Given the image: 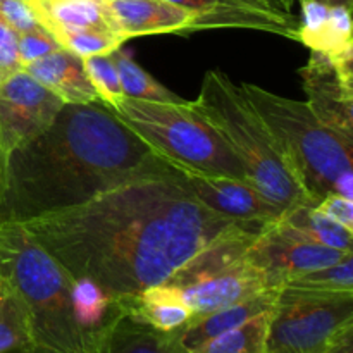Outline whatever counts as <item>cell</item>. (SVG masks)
<instances>
[{"label": "cell", "instance_id": "obj_1", "mask_svg": "<svg viewBox=\"0 0 353 353\" xmlns=\"http://www.w3.org/2000/svg\"><path fill=\"white\" fill-rule=\"evenodd\" d=\"M68 271L114 299L162 285L200 250L245 224L207 209L174 168L21 223Z\"/></svg>", "mask_w": 353, "mask_h": 353}, {"label": "cell", "instance_id": "obj_2", "mask_svg": "<svg viewBox=\"0 0 353 353\" xmlns=\"http://www.w3.org/2000/svg\"><path fill=\"white\" fill-rule=\"evenodd\" d=\"M171 169L102 102L64 103L43 133L7 155L0 223H26L81 205Z\"/></svg>", "mask_w": 353, "mask_h": 353}, {"label": "cell", "instance_id": "obj_3", "mask_svg": "<svg viewBox=\"0 0 353 353\" xmlns=\"http://www.w3.org/2000/svg\"><path fill=\"white\" fill-rule=\"evenodd\" d=\"M250 105L271 131L290 174L310 205L336 193L353 200V141L321 123L305 102L241 83Z\"/></svg>", "mask_w": 353, "mask_h": 353}, {"label": "cell", "instance_id": "obj_4", "mask_svg": "<svg viewBox=\"0 0 353 353\" xmlns=\"http://www.w3.org/2000/svg\"><path fill=\"white\" fill-rule=\"evenodd\" d=\"M0 279L30 316L33 353H90L72 314V279L21 223H0Z\"/></svg>", "mask_w": 353, "mask_h": 353}, {"label": "cell", "instance_id": "obj_5", "mask_svg": "<svg viewBox=\"0 0 353 353\" xmlns=\"http://www.w3.org/2000/svg\"><path fill=\"white\" fill-rule=\"evenodd\" d=\"M193 105L216 128L240 161L247 181L265 199L283 212L309 203L290 174L271 131L250 105L240 85H234L223 71H207Z\"/></svg>", "mask_w": 353, "mask_h": 353}, {"label": "cell", "instance_id": "obj_6", "mask_svg": "<svg viewBox=\"0 0 353 353\" xmlns=\"http://www.w3.org/2000/svg\"><path fill=\"white\" fill-rule=\"evenodd\" d=\"M114 112L168 164L247 181L236 155L193 102L159 103L123 97Z\"/></svg>", "mask_w": 353, "mask_h": 353}, {"label": "cell", "instance_id": "obj_7", "mask_svg": "<svg viewBox=\"0 0 353 353\" xmlns=\"http://www.w3.org/2000/svg\"><path fill=\"white\" fill-rule=\"evenodd\" d=\"M262 228L240 226L217 238L165 281L181 293L193 317L274 290L247 257L248 247Z\"/></svg>", "mask_w": 353, "mask_h": 353}, {"label": "cell", "instance_id": "obj_8", "mask_svg": "<svg viewBox=\"0 0 353 353\" xmlns=\"http://www.w3.org/2000/svg\"><path fill=\"white\" fill-rule=\"evenodd\" d=\"M353 323V293L281 288L269 312L264 353H323Z\"/></svg>", "mask_w": 353, "mask_h": 353}, {"label": "cell", "instance_id": "obj_9", "mask_svg": "<svg viewBox=\"0 0 353 353\" xmlns=\"http://www.w3.org/2000/svg\"><path fill=\"white\" fill-rule=\"evenodd\" d=\"M64 102L24 69L0 81V145L7 155L43 133Z\"/></svg>", "mask_w": 353, "mask_h": 353}, {"label": "cell", "instance_id": "obj_10", "mask_svg": "<svg viewBox=\"0 0 353 353\" xmlns=\"http://www.w3.org/2000/svg\"><path fill=\"white\" fill-rule=\"evenodd\" d=\"M299 74L314 116L353 141V50L336 57L310 50Z\"/></svg>", "mask_w": 353, "mask_h": 353}, {"label": "cell", "instance_id": "obj_11", "mask_svg": "<svg viewBox=\"0 0 353 353\" xmlns=\"http://www.w3.org/2000/svg\"><path fill=\"white\" fill-rule=\"evenodd\" d=\"M352 254L307 243L281 231L274 223L265 224L247 250V257L261 269L269 288L279 290L296 276L336 264Z\"/></svg>", "mask_w": 353, "mask_h": 353}, {"label": "cell", "instance_id": "obj_12", "mask_svg": "<svg viewBox=\"0 0 353 353\" xmlns=\"http://www.w3.org/2000/svg\"><path fill=\"white\" fill-rule=\"evenodd\" d=\"M174 169L199 202L221 216L245 224H269L283 216L279 207L245 179L202 174L183 168Z\"/></svg>", "mask_w": 353, "mask_h": 353}, {"label": "cell", "instance_id": "obj_13", "mask_svg": "<svg viewBox=\"0 0 353 353\" xmlns=\"http://www.w3.org/2000/svg\"><path fill=\"white\" fill-rule=\"evenodd\" d=\"M190 10L195 16L193 31L219 30V28H241L274 33L296 40L299 17L288 10L257 6L247 0H165Z\"/></svg>", "mask_w": 353, "mask_h": 353}, {"label": "cell", "instance_id": "obj_14", "mask_svg": "<svg viewBox=\"0 0 353 353\" xmlns=\"http://www.w3.org/2000/svg\"><path fill=\"white\" fill-rule=\"evenodd\" d=\"M107 19L124 41L147 34H190L195 21L190 10L165 0H103Z\"/></svg>", "mask_w": 353, "mask_h": 353}, {"label": "cell", "instance_id": "obj_15", "mask_svg": "<svg viewBox=\"0 0 353 353\" xmlns=\"http://www.w3.org/2000/svg\"><path fill=\"white\" fill-rule=\"evenodd\" d=\"M296 41L330 57L353 50L352 14L348 7H327L317 0H300Z\"/></svg>", "mask_w": 353, "mask_h": 353}, {"label": "cell", "instance_id": "obj_16", "mask_svg": "<svg viewBox=\"0 0 353 353\" xmlns=\"http://www.w3.org/2000/svg\"><path fill=\"white\" fill-rule=\"evenodd\" d=\"M23 69L64 103L99 102L95 88L85 72L83 59L72 52L59 48L30 62Z\"/></svg>", "mask_w": 353, "mask_h": 353}, {"label": "cell", "instance_id": "obj_17", "mask_svg": "<svg viewBox=\"0 0 353 353\" xmlns=\"http://www.w3.org/2000/svg\"><path fill=\"white\" fill-rule=\"evenodd\" d=\"M278 288L265 290L259 295L241 300V302L228 305L224 309L214 310V312L205 314V316L193 317L181 330H178L179 341L188 352L196 350L209 340L241 326L247 321H250L252 317L269 312L274 305L276 299H278Z\"/></svg>", "mask_w": 353, "mask_h": 353}, {"label": "cell", "instance_id": "obj_18", "mask_svg": "<svg viewBox=\"0 0 353 353\" xmlns=\"http://www.w3.org/2000/svg\"><path fill=\"white\" fill-rule=\"evenodd\" d=\"M92 353H190L179 341L178 330L165 333L123 314L97 340Z\"/></svg>", "mask_w": 353, "mask_h": 353}, {"label": "cell", "instance_id": "obj_19", "mask_svg": "<svg viewBox=\"0 0 353 353\" xmlns=\"http://www.w3.org/2000/svg\"><path fill=\"white\" fill-rule=\"evenodd\" d=\"M71 302L74 321L81 333L85 334L90 345V353L93 352L97 340L126 314L119 299L105 292L93 279L71 278Z\"/></svg>", "mask_w": 353, "mask_h": 353}, {"label": "cell", "instance_id": "obj_20", "mask_svg": "<svg viewBox=\"0 0 353 353\" xmlns=\"http://www.w3.org/2000/svg\"><path fill=\"white\" fill-rule=\"evenodd\" d=\"M121 303L126 314L165 333L181 330L193 317L181 293L168 283L143 290L131 299L121 300Z\"/></svg>", "mask_w": 353, "mask_h": 353}, {"label": "cell", "instance_id": "obj_21", "mask_svg": "<svg viewBox=\"0 0 353 353\" xmlns=\"http://www.w3.org/2000/svg\"><path fill=\"white\" fill-rule=\"evenodd\" d=\"M274 224L285 233L307 241V243L321 245V247L341 252H353V231H348L347 228L331 221L330 217H326L309 203H302V205L286 210L278 221H274Z\"/></svg>", "mask_w": 353, "mask_h": 353}, {"label": "cell", "instance_id": "obj_22", "mask_svg": "<svg viewBox=\"0 0 353 353\" xmlns=\"http://www.w3.org/2000/svg\"><path fill=\"white\" fill-rule=\"evenodd\" d=\"M40 26L45 30L112 31L103 0H50L30 2Z\"/></svg>", "mask_w": 353, "mask_h": 353}, {"label": "cell", "instance_id": "obj_23", "mask_svg": "<svg viewBox=\"0 0 353 353\" xmlns=\"http://www.w3.org/2000/svg\"><path fill=\"white\" fill-rule=\"evenodd\" d=\"M0 353H33L30 316L16 290L0 279Z\"/></svg>", "mask_w": 353, "mask_h": 353}, {"label": "cell", "instance_id": "obj_24", "mask_svg": "<svg viewBox=\"0 0 353 353\" xmlns=\"http://www.w3.org/2000/svg\"><path fill=\"white\" fill-rule=\"evenodd\" d=\"M114 64H116L117 74H119L123 93L128 99L147 100V102L159 103H185L186 100L176 95L169 88L154 79L140 64L133 59V55L123 47L110 54Z\"/></svg>", "mask_w": 353, "mask_h": 353}, {"label": "cell", "instance_id": "obj_25", "mask_svg": "<svg viewBox=\"0 0 353 353\" xmlns=\"http://www.w3.org/2000/svg\"><path fill=\"white\" fill-rule=\"evenodd\" d=\"M269 312L252 317L241 326L212 338L190 353H264Z\"/></svg>", "mask_w": 353, "mask_h": 353}, {"label": "cell", "instance_id": "obj_26", "mask_svg": "<svg viewBox=\"0 0 353 353\" xmlns=\"http://www.w3.org/2000/svg\"><path fill=\"white\" fill-rule=\"evenodd\" d=\"M283 288L317 293H353V254L336 264L296 276L290 279Z\"/></svg>", "mask_w": 353, "mask_h": 353}, {"label": "cell", "instance_id": "obj_27", "mask_svg": "<svg viewBox=\"0 0 353 353\" xmlns=\"http://www.w3.org/2000/svg\"><path fill=\"white\" fill-rule=\"evenodd\" d=\"M48 33L57 40L61 48L79 55L81 59L88 55L112 54L123 47L124 40L114 31L102 30H50Z\"/></svg>", "mask_w": 353, "mask_h": 353}, {"label": "cell", "instance_id": "obj_28", "mask_svg": "<svg viewBox=\"0 0 353 353\" xmlns=\"http://www.w3.org/2000/svg\"><path fill=\"white\" fill-rule=\"evenodd\" d=\"M83 65H85V72L90 83L95 88L99 102H102L109 109H116L124 93L116 64H114L110 54L88 55V57L83 59Z\"/></svg>", "mask_w": 353, "mask_h": 353}, {"label": "cell", "instance_id": "obj_29", "mask_svg": "<svg viewBox=\"0 0 353 353\" xmlns=\"http://www.w3.org/2000/svg\"><path fill=\"white\" fill-rule=\"evenodd\" d=\"M59 48L61 45L43 26H38L17 37V55H19L21 68L43 57V55H48L50 52L59 50Z\"/></svg>", "mask_w": 353, "mask_h": 353}, {"label": "cell", "instance_id": "obj_30", "mask_svg": "<svg viewBox=\"0 0 353 353\" xmlns=\"http://www.w3.org/2000/svg\"><path fill=\"white\" fill-rule=\"evenodd\" d=\"M0 19L9 24L17 34L40 26L31 6L23 0H0Z\"/></svg>", "mask_w": 353, "mask_h": 353}, {"label": "cell", "instance_id": "obj_31", "mask_svg": "<svg viewBox=\"0 0 353 353\" xmlns=\"http://www.w3.org/2000/svg\"><path fill=\"white\" fill-rule=\"evenodd\" d=\"M17 37L19 34L0 19V81L10 72L23 69L17 55Z\"/></svg>", "mask_w": 353, "mask_h": 353}, {"label": "cell", "instance_id": "obj_32", "mask_svg": "<svg viewBox=\"0 0 353 353\" xmlns=\"http://www.w3.org/2000/svg\"><path fill=\"white\" fill-rule=\"evenodd\" d=\"M316 209L326 217H330L331 221L340 224V226L347 228L348 231H353V200L345 199V196L336 195V193H331V195L324 196L317 203Z\"/></svg>", "mask_w": 353, "mask_h": 353}, {"label": "cell", "instance_id": "obj_33", "mask_svg": "<svg viewBox=\"0 0 353 353\" xmlns=\"http://www.w3.org/2000/svg\"><path fill=\"white\" fill-rule=\"evenodd\" d=\"M323 353H353V323L347 324Z\"/></svg>", "mask_w": 353, "mask_h": 353}, {"label": "cell", "instance_id": "obj_34", "mask_svg": "<svg viewBox=\"0 0 353 353\" xmlns=\"http://www.w3.org/2000/svg\"><path fill=\"white\" fill-rule=\"evenodd\" d=\"M7 183V154L3 152L2 145H0V199L3 195V190H6Z\"/></svg>", "mask_w": 353, "mask_h": 353}, {"label": "cell", "instance_id": "obj_35", "mask_svg": "<svg viewBox=\"0 0 353 353\" xmlns=\"http://www.w3.org/2000/svg\"><path fill=\"white\" fill-rule=\"evenodd\" d=\"M247 2L257 3V6H264V7H274V9H283L288 10L285 7V0H247Z\"/></svg>", "mask_w": 353, "mask_h": 353}, {"label": "cell", "instance_id": "obj_36", "mask_svg": "<svg viewBox=\"0 0 353 353\" xmlns=\"http://www.w3.org/2000/svg\"><path fill=\"white\" fill-rule=\"evenodd\" d=\"M327 7H348L352 9V0H317Z\"/></svg>", "mask_w": 353, "mask_h": 353}, {"label": "cell", "instance_id": "obj_37", "mask_svg": "<svg viewBox=\"0 0 353 353\" xmlns=\"http://www.w3.org/2000/svg\"><path fill=\"white\" fill-rule=\"evenodd\" d=\"M34 2H50V0H34Z\"/></svg>", "mask_w": 353, "mask_h": 353}, {"label": "cell", "instance_id": "obj_38", "mask_svg": "<svg viewBox=\"0 0 353 353\" xmlns=\"http://www.w3.org/2000/svg\"><path fill=\"white\" fill-rule=\"evenodd\" d=\"M23 2H26V3H30V2H33V0H23Z\"/></svg>", "mask_w": 353, "mask_h": 353}]
</instances>
